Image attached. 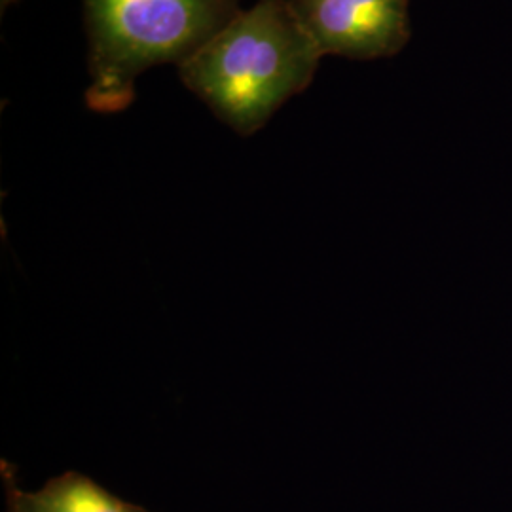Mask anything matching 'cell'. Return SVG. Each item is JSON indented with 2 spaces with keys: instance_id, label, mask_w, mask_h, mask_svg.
Here are the masks:
<instances>
[{
  "instance_id": "2",
  "label": "cell",
  "mask_w": 512,
  "mask_h": 512,
  "mask_svg": "<svg viewBox=\"0 0 512 512\" xmlns=\"http://www.w3.org/2000/svg\"><path fill=\"white\" fill-rule=\"evenodd\" d=\"M90 86L86 107L116 114L135 101L141 74L177 69L238 16L239 0H82Z\"/></svg>"
},
{
  "instance_id": "3",
  "label": "cell",
  "mask_w": 512,
  "mask_h": 512,
  "mask_svg": "<svg viewBox=\"0 0 512 512\" xmlns=\"http://www.w3.org/2000/svg\"><path fill=\"white\" fill-rule=\"evenodd\" d=\"M323 55L372 61L403 52L412 37L410 0H289Z\"/></svg>"
},
{
  "instance_id": "4",
  "label": "cell",
  "mask_w": 512,
  "mask_h": 512,
  "mask_svg": "<svg viewBox=\"0 0 512 512\" xmlns=\"http://www.w3.org/2000/svg\"><path fill=\"white\" fill-rule=\"evenodd\" d=\"M16 465L0 461L6 490V512H150L145 507L110 494L90 476L67 471L50 478L42 490L25 492L18 486Z\"/></svg>"
},
{
  "instance_id": "1",
  "label": "cell",
  "mask_w": 512,
  "mask_h": 512,
  "mask_svg": "<svg viewBox=\"0 0 512 512\" xmlns=\"http://www.w3.org/2000/svg\"><path fill=\"white\" fill-rule=\"evenodd\" d=\"M323 57L289 0H256L177 71L222 124L251 137L310 86Z\"/></svg>"
},
{
  "instance_id": "5",
  "label": "cell",
  "mask_w": 512,
  "mask_h": 512,
  "mask_svg": "<svg viewBox=\"0 0 512 512\" xmlns=\"http://www.w3.org/2000/svg\"><path fill=\"white\" fill-rule=\"evenodd\" d=\"M16 2H18V0H0V10L4 12L6 8H10V6H12V4H16Z\"/></svg>"
}]
</instances>
